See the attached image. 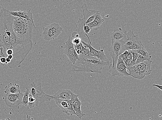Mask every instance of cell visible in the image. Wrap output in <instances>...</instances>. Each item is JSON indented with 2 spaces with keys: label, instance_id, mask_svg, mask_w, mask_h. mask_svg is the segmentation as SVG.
Wrapping results in <instances>:
<instances>
[{
  "label": "cell",
  "instance_id": "cell-1",
  "mask_svg": "<svg viewBox=\"0 0 162 120\" xmlns=\"http://www.w3.org/2000/svg\"><path fill=\"white\" fill-rule=\"evenodd\" d=\"M76 62L79 64V65L73 67L72 71L80 74L83 72L101 74L103 71V67L109 64V62L97 60L95 59H85L79 58Z\"/></svg>",
  "mask_w": 162,
  "mask_h": 120
},
{
  "label": "cell",
  "instance_id": "cell-2",
  "mask_svg": "<svg viewBox=\"0 0 162 120\" xmlns=\"http://www.w3.org/2000/svg\"><path fill=\"white\" fill-rule=\"evenodd\" d=\"M12 27L14 34L19 39L32 41V29L36 27L31 22L23 18L14 17Z\"/></svg>",
  "mask_w": 162,
  "mask_h": 120
},
{
  "label": "cell",
  "instance_id": "cell-3",
  "mask_svg": "<svg viewBox=\"0 0 162 120\" xmlns=\"http://www.w3.org/2000/svg\"><path fill=\"white\" fill-rule=\"evenodd\" d=\"M81 9L83 10V14L81 15V17L78 20L79 28L77 29V31L79 36L85 37L86 36L83 31V28L85 25L94 21L96 14L99 10H88L86 3L83 5Z\"/></svg>",
  "mask_w": 162,
  "mask_h": 120
},
{
  "label": "cell",
  "instance_id": "cell-4",
  "mask_svg": "<svg viewBox=\"0 0 162 120\" xmlns=\"http://www.w3.org/2000/svg\"><path fill=\"white\" fill-rule=\"evenodd\" d=\"M111 57L112 58V63L109 67V72L114 77L118 76H130L127 71V69L122 59L120 56L110 52Z\"/></svg>",
  "mask_w": 162,
  "mask_h": 120
},
{
  "label": "cell",
  "instance_id": "cell-5",
  "mask_svg": "<svg viewBox=\"0 0 162 120\" xmlns=\"http://www.w3.org/2000/svg\"><path fill=\"white\" fill-rule=\"evenodd\" d=\"M152 61L146 60L142 63L134 65L127 68L129 71L130 76L135 79L141 80L145 78V76L151 74V64Z\"/></svg>",
  "mask_w": 162,
  "mask_h": 120
},
{
  "label": "cell",
  "instance_id": "cell-6",
  "mask_svg": "<svg viewBox=\"0 0 162 120\" xmlns=\"http://www.w3.org/2000/svg\"><path fill=\"white\" fill-rule=\"evenodd\" d=\"M31 94L35 98L37 104L48 101L52 99V96L45 94L41 83L36 84L34 82L30 83Z\"/></svg>",
  "mask_w": 162,
  "mask_h": 120
},
{
  "label": "cell",
  "instance_id": "cell-7",
  "mask_svg": "<svg viewBox=\"0 0 162 120\" xmlns=\"http://www.w3.org/2000/svg\"><path fill=\"white\" fill-rule=\"evenodd\" d=\"M23 94L21 92L16 94H6L3 97L7 106L10 110H18L21 104Z\"/></svg>",
  "mask_w": 162,
  "mask_h": 120
},
{
  "label": "cell",
  "instance_id": "cell-8",
  "mask_svg": "<svg viewBox=\"0 0 162 120\" xmlns=\"http://www.w3.org/2000/svg\"><path fill=\"white\" fill-rule=\"evenodd\" d=\"M61 48L64 49L63 53L68 57L69 60L74 65L79 59V56L76 53L74 44L70 40V36L68 39L61 46Z\"/></svg>",
  "mask_w": 162,
  "mask_h": 120
},
{
  "label": "cell",
  "instance_id": "cell-9",
  "mask_svg": "<svg viewBox=\"0 0 162 120\" xmlns=\"http://www.w3.org/2000/svg\"><path fill=\"white\" fill-rule=\"evenodd\" d=\"M86 36L89 40L88 43H87L82 40H81V42L85 48L89 49L91 57L92 58H97L98 60L100 61L109 62L107 56L105 55L104 53L105 47H103L102 49H101L99 47V51L95 49L92 46V42L87 34H86Z\"/></svg>",
  "mask_w": 162,
  "mask_h": 120
},
{
  "label": "cell",
  "instance_id": "cell-10",
  "mask_svg": "<svg viewBox=\"0 0 162 120\" xmlns=\"http://www.w3.org/2000/svg\"><path fill=\"white\" fill-rule=\"evenodd\" d=\"M72 97L70 101L74 107V111L76 113V115L80 119H81L85 115V114L81 111V107L83 105L80 100L78 98L79 95H77L72 92Z\"/></svg>",
  "mask_w": 162,
  "mask_h": 120
},
{
  "label": "cell",
  "instance_id": "cell-11",
  "mask_svg": "<svg viewBox=\"0 0 162 120\" xmlns=\"http://www.w3.org/2000/svg\"><path fill=\"white\" fill-rule=\"evenodd\" d=\"M56 104L62 111L68 116L76 115L73 106L70 101H55Z\"/></svg>",
  "mask_w": 162,
  "mask_h": 120
},
{
  "label": "cell",
  "instance_id": "cell-12",
  "mask_svg": "<svg viewBox=\"0 0 162 120\" xmlns=\"http://www.w3.org/2000/svg\"><path fill=\"white\" fill-rule=\"evenodd\" d=\"M10 15L20 18L26 19L27 20L30 21L34 25L33 16L31 10L27 9L24 10H18L17 11H10Z\"/></svg>",
  "mask_w": 162,
  "mask_h": 120
},
{
  "label": "cell",
  "instance_id": "cell-13",
  "mask_svg": "<svg viewBox=\"0 0 162 120\" xmlns=\"http://www.w3.org/2000/svg\"><path fill=\"white\" fill-rule=\"evenodd\" d=\"M72 91L68 89L60 90L54 95L52 99L54 101H70L72 99Z\"/></svg>",
  "mask_w": 162,
  "mask_h": 120
},
{
  "label": "cell",
  "instance_id": "cell-14",
  "mask_svg": "<svg viewBox=\"0 0 162 120\" xmlns=\"http://www.w3.org/2000/svg\"><path fill=\"white\" fill-rule=\"evenodd\" d=\"M125 42L124 37H123L121 40L118 41L112 40V45L111 47L108 48L109 51L118 55L120 51L123 49Z\"/></svg>",
  "mask_w": 162,
  "mask_h": 120
},
{
  "label": "cell",
  "instance_id": "cell-15",
  "mask_svg": "<svg viewBox=\"0 0 162 120\" xmlns=\"http://www.w3.org/2000/svg\"><path fill=\"white\" fill-rule=\"evenodd\" d=\"M5 93L6 94H16L21 93L20 86L16 83H10L5 87Z\"/></svg>",
  "mask_w": 162,
  "mask_h": 120
},
{
  "label": "cell",
  "instance_id": "cell-16",
  "mask_svg": "<svg viewBox=\"0 0 162 120\" xmlns=\"http://www.w3.org/2000/svg\"><path fill=\"white\" fill-rule=\"evenodd\" d=\"M124 36L125 32L123 31L121 28H119L114 29L110 37L112 40L118 41L122 39Z\"/></svg>",
  "mask_w": 162,
  "mask_h": 120
},
{
  "label": "cell",
  "instance_id": "cell-17",
  "mask_svg": "<svg viewBox=\"0 0 162 120\" xmlns=\"http://www.w3.org/2000/svg\"><path fill=\"white\" fill-rule=\"evenodd\" d=\"M43 37L45 41H50L54 39L53 34L50 25L46 27H43Z\"/></svg>",
  "mask_w": 162,
  "mask_h": 120
},
{
  "label": "cell",
  "instance_id": "cell-18",
  "mask_svg": "<svg viewBox=\"0 0 162 120\" xmlns=\"http://www.w3.org/2000/svg\"><path fill=\"white\" fill-rule=\"evenodd\" d=\"M144 49L143 43L138 37V35H135L134 36L133 44L132 46L127 49V51L136 50Z\"/></svg>",
  "mask_w": 162,
  "mask_h": 120
},
{
  "label": "cell",
  "instance_id": "cell-19",
  "mask_svg": "<svg viewBox=\"0 0 162 120\" xmlns=\"http://www.w3.org/2000/svg\"><path fill=\"white\" fill-rule=\"evenodd\" d=\"M53 34L54 39L59 36L63 31V28L58 24L54 22L50 25Z\"/></svg>",
  "mask_w": 162,
  "mask_h": 120
},
{
  "label": "cell",
  "instance_id": "cell-20",
  "mask_svg": "<svg viewBox=\"0 0 162 120\" xmlns=\"http://www.w3.org/2000/svg\"><path fill=\"white\" fill-rule=\"evenodd\" d=\"M79 58L85 59H94V58L91 57L89 49L85 48L83 45L82 46V53L79 56Z\"/></svg>",
  "mask_w": 162,
  "mask_h": 120
},
{
  "label": "cell",
  "instance_id": "cell-21",
  "mask_svg": "<svg viewBox=\"0 0 162 120\" xmlns=\"http://www.w3.org/2000/svg\"><path fill=\"white\" fill-rule=\"evenodd\" d=\"M38 106V105L36 99L30 93L29 96L28 105L27 108L29 109H32Z\"/></svg>",
  "mask_w": 162,
  "mask_h": 120
},
{
  "label": "cell",
  "instance_id": "cell-22",
  "mask_svg": "<svg viewBox=\"0 0 162 120\" xmlns=\"http://www.w3.org/2000/svg\"><path fill=\"white\" fill-rule=\"evenodd\" d=\"M30 91L28 88H26V90L24 91L23 93V95L21 104L24 105L25 106L28 107V101L29 94H30Z\"/></svg>",
  "mask_w": 162,
  "mask_h": 120
},
{
  "label": "cell",
  "instance_id": "cell-23",
  "mask_svg": "<svg viewBox=\"0 0 162 120\" xmlns=\"http://www.w3.org/2000/svg\"><path fill=\"white\" fill-rule=\"evenodd\" d=\"M134 51L136 53L139 54V55L142 56L143 57L148 58L151 59L152 58L151 54L149 53L144 49H141L134 50Z\"/></svg>",
  "mask_w": 162,
  "mask_h": 120
},
{
  "label": "cell",
  "instance_id": "cell-24",
  "mask_svg": "<svg viewBox=\"0 0 162 120\" xmlns=\"http://www.w3.org/2000/svg\"><path fill=\"white\" fill-rule=\"evenodd\" d=\"M94 21L101 25L102 24L104 21L101 17V15L100 13V10H99V11L96 14L95 19H94Z\"/></svg>",
  "mask_w": 162,
  "mask_h": 120
},
{
  "label": "cell",
  "instance_id": "cell-25",
  "mask_svg": "<svg viewBox=\"0 0 162 120\" xmlns=\"http://www.w3.org/2000/svg\"><path fill=\"white\" fill-rule=\"evenodd\" d=\"M150 59L148 58L143 57L142 56L140 55L139 54L137 59L136 60L135 65L142 63L146 60H150Z\"/></svg>",
  "mask_w": 162,
  "mask_h": 120
},
{
  "label": "cell",
  "instance_id": "cell-26",
  "mask_svg": "<svg viewBox=\"0 0 162 120\" xmlns=\"http://www.w3.org/2000/svg\"><path fill=\"white\" fill-rule=\"evenodd\" d=\"M85 25H87V26L90 27L91 30H92V28H94L95 30H97V29L100 28V26H101V25L98 24V23L94 21L92 22L86 24Z\"/></svg>",
  "mask_w": 162,
  "mask_h": 120
},
{
  "label": "cell",
  "instance_id": "cell-27",
  "mask_svg": "<svg viewBox=\"0 0 162 120\" xmlns=\"http://www.w3.org/2000/svg\"><path fill=\"white\" fill-rule=\"evenodd\" d=\"M132 54V66L135 65L137 59L139 54L136 53L134 50H130Z\"/></svg>",
  "mask_w": 162,
  "mask_h": 120
},
{
  "label": "cell",
  "instance_id": "cell-28",
  "mask_svg": "<svg viewBox=\"0 0 162 120\" xmlns=\"http://www.w3.org/2000/svg\"><path fill=\"white\" fill-rule=\"evenodd\" d=\"M83 44L81 43L80 44L77 45H74V48L76 53L78 56L81 55L82 53V46Z\"/></svg>",
  "mask_w": 162,
  "mask_h": 120
},
{
  "label": "cell",
  "instance_id": "cell-29",
  "mask_svg": "<svg viewBox=\"0 0 162 120\" xmlns=\"http://www.w3.org/2000/svg\"><path fill=\"white\" fill-rule=\"evenodd\" d=\"M81 38L78 37L74 39L72 41V42L74 45H77L81 43Z\"/></svg>",
  "mask_w": 162,
  "mask_h": 120
},
{
  "label": "cell",
  "instance_id": "cell-30",
  "mask_svg": "<svg viewBox=\"0 0 162 120\" xmlns=\"http://www.w3.org/2000/svg\"><path fill=\"white\" fill-rule=\"evenodd\" d=\"M0 64L3 66H5L7 64L6 62V58H0Z\"/></svg>",
  "mask_w": 162,
  "mask_h": 120
},
{
  "label": "cell",
  "instance_id": "cell-31",
  "mask_svg": "<svg viewBox=\"0 0 162 120\" xmlns=\"http://www.w3.org/2000/svg\"><path fill=\"white\" fill-rule=\"evenodd\" d=\"M129 53V51H125L124 52H123V53H122L119 56H120L122 59H123V58H126L127 56L128 55Z\"/></svg>",
  "mask_w": 162,
  "mask_h": 120
},
{
  "label": "cell",
  "instance_id": "cell-32",
  "mask_svg": "<svg viewBox=\"0 0 162 120\" xmlns=\"http://www.w3.org/2000/svg\"><path fill=\"white\" fill-rule=\"evenodd\" d=\"M125 65L127 68H128V67H132V60H127L126 63L125 64Z\"/></svg>",
  "mask_w": 162,
  "mask_h": 120
},
{
  "label": "cell",
  "instance_id": "cell-33",
  "mask_svg": "<svg viewBox=\"0 0 162 120\" xmlns=\"http://www.w3.org/2000/svg\"><path fill=\"white\" fill-rule=\"evenodd\" d=\"M129 54L127 57V60H131L132 61V53L130 51V50H129Z\"/></svg>",
  "mask_w": 162,
  "mask_h": 120
},
{
  "label": "cell",
  "instance_id": "cell-34",
  "mask_svg": "<svg viewBox=\"0 0 162 120\" xmlns=\"http://www.w3.org/2000/svg\"><path fill=\"white\" fill-rule=\"evenodd\" d=\"M72 36L73 38H74V39H75V38L79 37V35L77 32H74L73 33H72Z\"/></svg>",
  "mask_w": 162,
  "mask_h": 120
},
{
  "label": "cell",
  "instance_id": "cell-35",
  "mask_svg": "<svg viewBox=\"0 0 162 120\" xmlns=\"http://www.w3.org/2000/svg\"><path fill=\"white\" fill-rule=\"evenodd\" d=\"M153 86L154 87H156V88H159V89L162 91V85L156 84L153 85Z\"/></svg>",
  "mask_w": 162,
  "mask_h": 120
},
{
  "label": "cell",
  "instance_id": "cell-36",
  "mask_svg": "<svg viewBox=\"0 0 162 120\" xmlns=\"http://www.w3.org/2000/svg\"><path fill=\"white\" fill-rule=\"evenodd\" d=\"M33 119L30 116L28 115L27 116V120H33Z\"/></svg>",
  "mask_w": 162,
  "mask_h": 120
},
{
  "label": "cell",
  "instance_id": "cell-37",
  "mask_svg": "<svg viewBox=\"0 0 162 120\" xmlns=\"http://www.w3.org/2000/svg\"><path fill=\"white\" fill-rule=\"evenodd\" d=\"M123 59V62L125 64L126 63V62L127 60V58H123V59Z\"/></svg>",
  "mask_w": 162,
  "mask_h": 120
},
{
  "label": "cell",
  "instance_id": "cell-38",
  "mask_svg": "<svg viewBox=\"0 0 162 120\" xmlns=\"http://www.w3.org/2000/svg\"><path fill=\"white\" fill-rule=\"evenodd\" d=\"M5 120H10V118L8 117L7 118V119H5Z\"/></svg>",
  "mask_w": 162,
  "mask_h": 120
}]
</instances>
